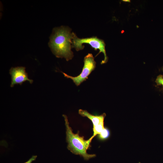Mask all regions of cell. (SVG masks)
Returning a JSON list of instances; mask_svg holds the SVG:
<instances>
[{
  "mask_svg": "<svg viewBox=\"0 0 163 163\" xmlns=\"http://www.w3.org/2000/svg\"><path fill=\"white\" fill-rule=\"evenodd\" d=\"M37 157V156L36 155H33L28 160L24 163H32L33 161L36 160Z\"/></svg>",
  "mask_w": 163,
  "mask_h": 163,
  "instance_id": "10",
  "label": "cell"
},
{
  "mask_svg": "<svg viewBox=\"0 0 163 163\" xmlns=\"http://www.w3.org/2000/svg\"><path fill=\"white\" fill-rule=\"evenodd\" d=\"M84 62V65L82 72L77 76L73 77L62 72L65 77L72 79L77 86L79 85L82 82L86 81L96 67V62L91 53H88L85 56Z\"/></svg>",
  "mask_w": 163,
  "mask_h": 163,
  "instance_id": "4",
  "label": "cell"
},
{
  "mask_svg": "<svg viewBox=\"0 0 163 163\" xmlns=\"http://www.w3.org/2000/svg\"><path fill=\"white\" fill-rule=\"evenodd\" d=\"M98 135V138L100 139L104 140L109 137L110 132L108 129L104 128L101 133Z\"/></svg>",
  "mask_w": 163,
  "mask_h": 163,
  "instance_id": "8",
  "label": "cell"
},
{
  "mask_svg": "<svg viewBox=\"0 0 163 163\" xmlns=\"http://www.w3.org/2000/svg\"><path fill=\"white\" fill-rule=\"evenodd\" d=\"M104 128V120L101 121L96 126H93V131L94 133L93 135L89 139L91 141L92 139L96 135L100 134L103 129Z\"/></svg>",
  "mask_w": 163,
  "mask_h": 163,
  "instance_id": "7",
  "label": "cell"
},
{
  "mask_svg": "<svg viewBox=\"0 0 163 163\" xmlns=\"http://www.w3.org/2000/svg\"><path fill=\"white\" fill-rule=\"evenodd\" d=\"M25 68L23 66L11 67L9 70V74L11 76L10 87H12L15 85H21L24 82L28 81L31 84L33 80L28 78L27 73L25 71Z\"/></svg>",
  "mask_w": 163,
  "mask_h": 163,
  "instance_id": "5",
  "label": "cell"
},
{
  "mask_svg": "<svg viewBox=\"0 0 163 163\" xmlns=\"http://www.w3.org/2000/svg\"><path fill=\"white\" fill-rule=\"evenodd\" d=\"M73 33L64 26L54 28L48 43L53 53L57 58L71 59L73 54L71 50Z\"/></svg>",
  "mask_w": 163,
  "mask_h": 163,
  "instance_id": "1",
  "label": "cell"
},
{
  "mask_svg": "<svg viewBox=\"0 0 163 163\" xmlns=\"http://www.w3.org/2000/svg\"><path fill=\"white\" fill-rule=\"evenodd\" d=\"M78 113L81 116L84 117H86L90 120L92 122L93 126L98 125L101 121L104 120L106 114L105 113L99 116H94L92 115L87 110L79 109Z\"/></svg>",
  "mask_w": 163,
  "mask_h": 163,
  "instance_id": "6",
  "label": "cell"
},
{
  "mask_svg": "<svg viewBox=\"0 0 163 163\" xmlns=\"http://www.w3.org/2000/svg\"><path fill=\"white\" fill-rule=\"evenodd\" d=\"M155 82L157 86L162 85L163 87V75H158Z\"/></svg>",
  "mask_w": 163,
  "mask_h": 163,
  "instance_id": "9",
  "label": "cell"
},
{
  "mask_svg": "<svg viewBox=\"0 0 163 163\" xmlns=\"http://www.w3.org/2000/svg\"><path fill=\"white\" fill-rule=\"evenodd\" d=\"M122 1L123 2H130V0H122Z\"/></svg>",
  "mask_w": 163,
  "mask_h": 163,
  "instance_id": "11",
  "label": "cell"
},
{
  "mask_svg": "<svg viewBox=\"0 0 163 163\" xmlns=\"http://www.w3.org/2000/svg\"><path fill=\"white\" fill-rule=\"evenodd\" d=\"M62 116L64 119L66 127V141L68 143V149L72 153L82 157L85 160H88L95 157L96 155L89 154L87 152L91 141L89 139L85 140L83 137L79 136L78 132L76 134L74 133L72 128L69 126L67 116L64 114Z\"/></svg>",
  "mask_w": 163,
  "mask_h": 163,
  "instance_id": "2",
  "label": "cell"
},
{
  "mask_svg": "<svg viewBox=\"0 0 163 163\" xmlns=\"http://www.w3.org/2000/svg\"><path fill=\"white\" fill-rule=\"evenodd\" d=\"M72 46L75 48L77 51L82 50L85 46H82V44L86 43L90 45L95 50L98 49L99 50L98 53H102L104 56V59L102 60L101 64H102L106 63L108 59L107 56L105 49V44L104 41L97 37H94L90 38H78L75 34L73 33V36L72 40Z\"/></svg>",
  "mask_w": 163,
  "mask_h": 163,
  "instance_id": "3",
  "label": "cell"
}]
</instances>
